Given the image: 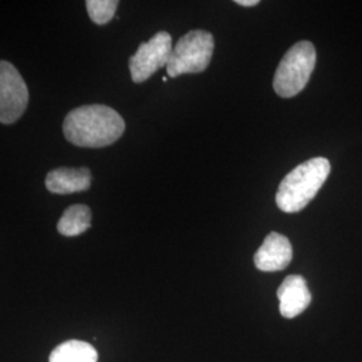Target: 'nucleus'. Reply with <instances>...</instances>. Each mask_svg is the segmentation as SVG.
Instances as JSON below:
<instances>
[{
	"instance_id": "obj_13",
	"label": "nucleus",
	"mask_w": 362,
	"mask_h": 362,
	"mask_svg": "<svg viewBox=\"0 0 362 362\" xmlns=\"http://www.w3.org/2000/svg\"><path fill=\"white\" fill-rule=\"evenodd\" d=\"M235 3L243 7H254V6H258L259 0H236Z\"/></svg>"
},
{
	"instance_id": "obj_12",
	"label": "nucleus",
	"mask_w": 362,
	"mask_h": 362,
	"mask_svg": "<svg viewBox=\"0 0 362 362\" xmlns=\"http://www.w3.org/2000/svg\"><path fill=\"white\" fill-rule=\"evenodd\" d=\"M117 7H118L117 0H88L86 1V10L89 13L91 21L100 26H104L113 19Z\"/></svg>"
},
{
	"instance_id": "obj_11",
	"label": "nucleus",
	"mask_w": 362,
	"mask_h": 362,
	"mask_svg": "<svg viewBox=\"0 0 362 362\" xmlns=\"http://www.w3.org/2000/svg\"><path fill=\"white\" fill-rule=\"evenodd\" d=\"M91 226L90 208L83 204H74L67 208L58 221V233L64 236H78L86 233Z\"/></svg>"
},
{
	"instance_id": "obj_1",
	"label": "nucleus",
	"mask_w": 362,
	"mask_h": 362,
	"mask_svg": "<svg viewBox=\"0 0 362 362\" xmlns=\"http://www.w3.org/2000/svg\"><path fill=\"white\" fill-rule=\"evenodd\" d=\"M125 132V121L106 105H85L71 110L64 121L69 143L82 148L109 146Z\"/></svg>"
},
{
	"instance_id": "obj_8",
	"label": "nucleus",
	"mask_w": 362,
	"mask_h": 362,
	"mask_svg": "<svg viewBox=\"0 0 362 362\" xmlns=\"http://www.w3.org/2000/svg\"><path fill=\"white\" fill-rule=\"evenodd\" d=\"M279 313L285 318H296L309 308L311 293L302 275H288L278 288Z\"/></svg>"
},
{
	"instance_id": "obj_6",
	"label": "nucleus",
	"mask_w": 362,
	"mask_h": 362,
	"mask_svg": "<svg viewBox=\"0 0 362 362\" xmlns=\"http://www.w3.org/2000/svg\"><path fill=\"white\" fill-rule=\"evenodd\" d=\"M172 50V37L167 31H160L148 42L141 43L129 59L130 76L133 82L143 83L157 70L168 65Z\"/></svg>"
},
{
	"instance_id": "obj_9",
	"label": "nucleus",
	"mask_w": 362,
	"mask_h": 362,
	"mask_svg": "<svg viewBox=\"0 0 362 362\" xmlns=\"http://www.w3.org/2000/svg\"><path fill=\"white\" fill-rule=\"evenodd\" d=\"M46 188L52 194H69L83 192L90 188L91 172L88 168L52 169L46 176Z\"/></svg>"
},
{
	"instance_id": "obj_3",
	"label": "nucleus",
	"mask_w": 362,
	"mask_h": 362,
	"mask_svg": "<svg viewBox=\"0 0 362 362\" xmlns=\"http://www.w3.org/2000/svg\"><path fill=\"white\" fill-rule=\"evenodd\" d=\"M317 52L309 40H300L290 47L275 71L272 86L282 98L296 97L310 81Z\"/></svg>"
},
{
	"instance_id": "obj_10",
	"label": "nucleus",
	"mask_w": 362,
	"mask_h": 362,
	"mask_svg": "<svg viewBox=\"0 0 362 362\" xmlns=\"http://www.w3.org/2000/svg\"><path fill=\"white\" fill-rule=\"evenodd\" d=\"M50 362H97L98 353L85 341L70 339L52 350Z\"/></svg>"
},
{
	"instance_id": "obj_5",
	"label": "nucleus",
	"mask_w": 362,
	"mask_h": 362,
	"mask_svg": "<svg viewBox=\"0 0 362 362\" xmlns=\"http://www.w3.org/2000/svg\"><path fill=\"white\" fill-rule=\"evenodd\" d=\"M26 82L16 67L0 61V124L10 125L23 116L28 105Z\"/></svg>"
},
{
	"instance_id": "obj_4",
	"label": "nucleus",
	"mask_w": 362,
	"mask_h": 362,
	"mask_svg": "<svg viewBox=\"0 0 362 362\" xmlns=\"http://www.w3.org/2000/svg\"><path fill=\"white\" fill-rule=\"evenodd\" d=\"M215 49L214 35L206 30H192L175 45L167 73L170 78L182 74H196L207 69Z\"/></svg>"
},
{
	"instance_id": "obj_7",
	"label": "nucleus",
	"mask_w": 362,
	"mask_h": 362,
	"mask_svg": "<svg viewBox=\"0 0 362 362\" xmlns=\"http://www.w3.org/2000/svg\"><path fill=\"white\" fill-rule=\"evenodd\" d=\"M293 260V247L285 235L270 233L255 252L254 263L260 272H282Z\"/></svg>"
},
{
	"instance_id": "obj_2",
	"label": "nucleus",
	"mask_w": 362,
	"mask_h": 362,
	"mask_svg": "<svg viewBox=\"0 0 362 362\" xmlns=\"http://www.w3.org/2000/svg\"><path fill=\"white\" fill-rule=\"evenodd\" d=\"M330 169V161L325 157H314L299 164L281 181L275 196L276 206L286 214L302 211L322 188Z\"/></svg>"
}]
</instances>
